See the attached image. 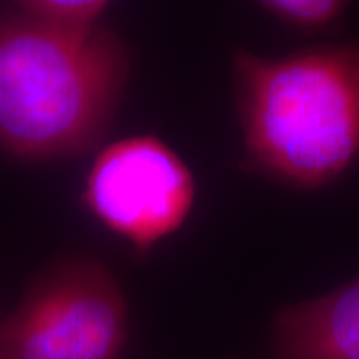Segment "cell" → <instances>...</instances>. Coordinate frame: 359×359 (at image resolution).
<instances>
[{"instance_id": "6da1fadb", "label": "cell", "mask_w": 359, "mask_h": 359, "mask_svg": "<svg viewBox=\"0 0 359 359\" xmlns=\"http://www.w3.org/2000/svg\"><path fill=\"white\" fill-rule=\"evenodd\" d=\"M245 165L314 190L359 155V42L314 45L285 57H233Z\"/></svg>"}, {"instance_id": "7a4b0ae2", "label": "cell", "mask_w": 359, "mask_h": 359, "mask_svg": "<svg viewBox=\"0 0 359 359\" xmlns=\"http://www.w3.org/2000/svg\"><path fill=\"white\" fill-rule=\"evenodd\" d=\"M130 74L128 48L100 25L85 40L0 15V150L30 163L83 155L109 132Z\"/></svg>"}, {"instance_id": "3957f363", "label": "cell", "mask_w": 359, "mask_h": 359, "mask_svg": "<svg viewBox=\"0 0 359 359\" xmlns=\"http://www.w3.org/2000/svg\"><path fill=\"white\" fill-rule=\"evenodd\" d=\"M127 299L90 258L52 264L0 321V359H116L127 343Z\"/></svg>"}, {"instance_id": "277c9868", "label": "cell", "mask_w": 359, "mask_h": 359, "mask_svg": "<svg viewBox=\"0 0 359 359\" xmlns=\"http://www.w3.org/2000/svg\"><path fill=\"white\" fill-rule=\"evenodd\" d=\"M195 201L188 165L154 135L107 145L90 167L82 191L87 212L147 257L187 222Z\"/></svg>"}, {"instance_id": "5b68a950", "label": "cell", "mask_w": 359, "mask_h": 359, "mask_svg": "<svg viewBox=\"0 0 359 359\" xmlns=\"http://www.w3.org/2000/svg\"><path fill=\"white\" fill-rule=\"evenodd\" d=\"M275 359H359V276L286 306L273 327Z\"/></svg>"}, {"instance_id": "8992f818", "label": "cell", "mask_w": 359, "mask_h": 359, "mask_svg": "<svg viewBox=\"0 0 359 359\" xmlns=\"http://www.w3.org/2000/svg\"><path fill=\"white\" fill-rule=\"evenodd\" d=\"M109 2L103 0H22L15 12L45 32L62 39L85 40L100 27Z\"/></svg>"}, {"instance_id": "52a82bcc", "label": "cell", "mask_w": 359, "mask_h": 359, "mask_svg": "<svg viewBox=\"0 0 359 359\" xmlns=\"http://www.w3.org/2000/svg\"><path fill=\"white\" fill-rule=\"evenodd\" d=\"M258 6L293 30L326 32L343 22L349 4L343 0H266Z\"/></svg>"}]
</instances>
